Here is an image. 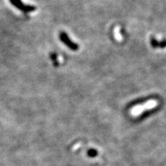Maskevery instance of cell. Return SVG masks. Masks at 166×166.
I'll return each mask as SVG.
<instances>
[{"label":"cell","instance_id":"obj_3","mask_svg":"<svg viewBox=\"0 0 166 166\" xmlns=\"http://www.w3.org/2000/svg\"><path fill=\"white\" fill-rule=\"evenodd\" d=\"M10 2L17 8H18L19 10H22L24 13H30L36 10V7H35L34 6L25 4L21 0H10Z\"/></svg>","mask_w":166,"mask_h":166},{"label":"cell","instance_id":"obj_1","mask_svg":"<svg viewBox=\"0 0 166 166\" xmlns=\"http://www.w3.org/2000/svg\"><path fill=\"white\" fill-rule=\"evenodd\" d=\"M157 105V102L154 100L152 101H148L143 105H140L134 108V109H132V115H139L142 113L144 110L146 109H151L152 108L155 107Z\"/></svg>","mask_w":166,"mask_h":166},{"label":"cell","instance_id":"obj_2","mask_svg":"<svg viewBox=\"0 0 166 166\" xmlns=\"http://www.w3.org/2000/svg\"><path fill=\"white\" fill-rule=\"evenodd\" d=\"M60 40L62 42L65 44V45L71 49L72 51H77L79 49L78 44L75 43L74 42L71 40V38L69 37V35L65 32H60Z\"/></svg>","mask_w":166,"mask_h":166}]
</instances>
